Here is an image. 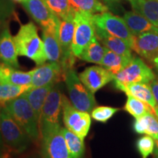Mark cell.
Segmentation results:
<instances>
[{
	"mask_svg": "<svg viewBox=\"0 0 158 158\" xmlns=\"http://www.w3.org/2000/svg\"><path fill=\"white\" fill-rule=\"evenodd\" d=\"M13 39L19 56L30 59L37 66L45 64L47 56L43 40L39 37L35 23L29 22L21 25Z\"/></svg>",
	"mask_w": 158,
	"mask_h": 158,
	"instance_id": "6da1fadb",
	"label": "cell"
},
{
	"mask_svg": "<svg viewBox=\"0 0 158 158\" xmlns=\"http://www.w3.org/2000/svg\"><path fill=\"white\" fill-rule=\"evenodd\" d=\"M5 109L22 129L27 133L31 141H37L40 137L39 122L34 110L24 94L7 102Z\"/></svg>",
	"mask_w": 158,
	"mask_h": 158,
	"instance_id": "7a4b0ae2",
	"label": "cell"
},
{
	"mask_svg": "<svg viewBox=\"0 0 158 158\" xmlns=\"http://www.w3.org/2000/svg\"><path fill=\"white\" fill-rule=\"evenodd\" d=\"M0 131L4 143L15 152H22L31 141L5 107L0 108Z\"/></svg>",
	"mask_w": 158,
	"mask_h": 158,
	"instance_id": "3957f363",
	"label": "cell"
},
{
	"mask_svg": "<svg viewBox=\"0 0 158 158\" xmlns=\"http://www.w3.org/2000/svg\"><path fill=\"white\" fill-rule=\"evenodd\" d=\"M64 80L71 103L81 111L92 113L96 106L94 93L86 87L73 68L64 72Z\"/></svg>",
	"mask_w": 158,
	"mask_h": 158,
	"instance_id": "277c9868",
	"label": "cell"
},
{
	"mask_svg": "<svg viewBox=\"0 0 158 158\" xmlns=\"http://www.w3.org/2000/svg\"><path fill=\"white\" fill-rule=\"evenodd\" d=\"M62 96L60 89L55 85L49 92L43 108L40 122L41 138L62 127L60 125L61 112L62 111Z\"/></svg>",
	"mask_w": 158,
	"mask_h": 158,
	"instance_id": "5b68a950",
	"label": "cell"
},
{
	"mask_svg": "<svg viewBox=\"0 0 158 158\" xmlns=\"http://www.w3.org/2000/svg\"><path fill=\"white\" fill-rule=\"evenodd\" d=\"M156 78L151 68L139 57H133L123 70L114 76V84L118 89L122 86L136 83L149 84Z\"/></svg>",
	"mask_w": 158,
	"mask_h": 158,
	"instance_id": "8992f818",
	"label": "cell"
},
{
	"mask_svg": "<svg viewBox=\"0 0 158 158\" xmlns=\"http://www.w3.org/2000/svg\"><path fill=\"white\" fill-rule=\"evenodd\" d=\"M62 107V118L65 127L76 134L82 140H84L91 127L90 114L87 112L76 109L68 98L63 94Z\"/></svg>",
	"mask_w": 158,
	"mask_h": 158,
	"instance_id": "52a82bcc",
	"label": "cell"
},
{
	"mask_svg": "<svg viewBox=\"0 0 158 158\" xmlns=\"http://www.w3.org/2000/svg\"><path fill=\"white\" fill-rule=\"evenodd\" d=\"M92 15L81 12L75 13V31L72 50L76 57L80 56L83 51L95 36Z\"/></svg>",
	"mask_w": 158,
	"mask_h": 158,
	"instance_id": "ba28073f",
	"label": "cell"
},
{
	"mask_svg": "<svg viewBox=\"0 0 158 158\" xmlns=\"http://www.w3.org/2000/svg\"><path fill=\"white\" fill-rule=\"evenodd\" d=\"M94 24L104 29L109 34L123 40L132 48L135 36L132 34L123 18L115 15L109 12L98 13L92 15Z\"/></svg>",
	"mask_w": 158,
	"mask_h": 158,
	"instance_id": "9c48e42d",
	"label": "cell"
},
{
	"mask_svg": "<svg viewBox=\"0 0 158 158\" xmlns=\"http://www.w3.org/2000/svg\"><path fill=\"white\" fill-rule=\"evenodd\" d=\"M22 5L43 30L57 35L60 19L49 9L43 0H25Z\"/></svg>",
	"mask_w": 158,
	"mask_h": 158,
	"instance_id": "30bf717a",
	"label": "cell"
},
{
	"mask_svg": "<svg viewBox=\"0 0 158 158\" xmlns=\"http://www.w3.org/2000/svg\"><path fill=\"white\" fill-rule=\"evenodd\" d=\"M74 31V19H60L57 36L62 51L60 64L62 65L64 73L69 69L73 68L76 57L72 50Z\"/></svg>",
	"mask_w": 158,
	"mask_h": 158,
	"instance_id": "8fae6325",
	"label": "cell"
},
{
	"mask_svg": "<svg viewBox=\"0 0 158 158\" xmlns=\"http://www.w3.org/2000/svg\"><path fill=\"white\" fill-rule=\"evenodd\" d=\"M31 71L32 88L56 85L64 76L62 65L59 62L45 63Z\"/></svg>",
	"mask_w": 158,
	"mask_h": 158,
	"instance_id": "7c38bea8",
	"label": "cell"
},
{
	"mask_svg": "<svg viewBox=\"0 0 158 158\" xmlns=\"http://www.w3.org/2000/svg\"><path fill=\"white\" fill-rule=\"evenodd\" d=\"M62 127L57 128L41 138L43 158H70Z\"/></svg>",
	"mask_w": 158,
	"mask_h": 158,
	"instance_id": "4fadbf2b",
	"label": "cell"
},
{
	"mask_svg": "<svg viewBox=\"0 0 158 158\" xmlns=\"http://www.w3.org/2000/svg\"><path fill=\"white\" fill-rule=\"evenodd\" d=\"M114 76L103 67L92 66L79 73L78 77L86 87L94 94L108 83L114 81Z\"/></svg>",
	"mask_w": 158,
	"mask_h": 158,
	"instance_id": "5bb4252c",
	"label": "cell"
},
{
	"mask_svg": "<svg viewBox=\"0 0 158 158\" xmlns=\"http://www.w3.org/2000/svg\"><path fill=\"white\" fill-rule=\"evenodd\" d=\"M131 49L153 62L158 56V31H149L135 36Z\"/></svg>",
	"mask_w": 158,
	"mask_h": 158,
	"instance_id": "9a60e30c",
	"label": "cell"
},
{
	"mask_svg": "<svg viewBox=\"0 0 158 158\" xmlns=\"http://www.w3.org/2000/svg\"><path fill=\"white\" fill-rule=\"evenodd\" d=\"M18 52L14 39L7 26L0 31V62L15 68H19Z\"/></svg>",
	"mask_w": 158,
	"mask_h": 158,
	"instance_id": "2e32d148",
	"label": "cell"
},
{
	"mask_svg": "<svg viewBox=\"0 0 158 158\" xmlns=\"http://www.w3.org/2000/svg\"><path fill=\"white\" fill-rule=\"evenodd\" d=\"M94 31L97 38L106 48L118 55L127 57H133L131 48L123 40L109 34L104 29L99 28L95 25Z\"/></svg>",
	"mask_w": 158,
	"mask_h": 158,
	"instance_id": "e0dca14e",
	"label": "cell"
},
{
	"mask_svg": "<svg viewBox=\"0 0 158 158\" xmlns=\"http://www.w3.org/2000/svg\"><path fill=\"white\" fill-rule=\"evenodd\" d=\"M31 83V71L23 72L4 63L0 64V84L25 86Z\"/></svg>",
	"mask_w": 158,
	"mask_h": 158,
	"instance_id": "ac0fdd59",
	"label": "cell"
},
{
	"mask_svg": "<svg viewBox=\"0 0 158 158\" xmlns=\"http://www.w3.org/2000/svg\"><path fill=\"white\" fill-rule=\"evenodd\" d=\"M123 19L134 36L149 31H158V27L135 11L126 12L124 14Z\"/></svg>",
	"mask_w": 158,
	"mask_h": 158,
	"instance_id": "d6986e66",
	"label": "cell"
},
{
	"mask_svg": "<svg viewBox=\"0 0 158 158\" xmlns=\"http://www.w3.org/2000/svg\"><path fill=\"white\" fill-rule=\"evenodd\" d=\"M54 86L55 85H48V86H41V87L31 88L30 89H29L23 94L27 98V100H29L31 108L34 110L35 116L39 122V125L45 100H46L49 92H51Z\"/></svg>",
	"mask_w": 158,
	"mask_h": 158,
	"instance_id": "ffe728a7",
	"label": "cell"
},
{
	"mask_svg": "<svg viewBox=\"0 0 158 158\" xmlns=\"http://www.w3.org/2000/svg\"><path fill=\"white\" fill-rule=\"evenodd\" d=\"M118 89L124 92L127 95H131L138 100L147 102L153 108L157 106V103L154 98L149 84H143V83L131 84L122 86Z\"/></svg>",
	"mask_w": 158,
	"mask_h": 158,
	"instance_id": "44dd1931",
	"label": "cell"
},
{
	"mask_svg": "<svg viewBox=\"0 0 158 158\" xmlns=\"http://www.w3.org/2000/svg\"><path fill=\"white\" fill-rule=\"evenodd\" d=\"M134 11L158 27V0H128Z\"/></svg>",
	"mask_w": 158,
	"mask_h": 158,
	"instance_id": "7402d4cb",
	"label": "cell"
},
{
	"mask_svg": "<svg viewBox=\"0 0 158 158\" xmlns=\"http://www.w3.org/2000/svg\"><path fill=\"white\" fill-rule=\"evenodd\" d=\"M42 40L47 60L51 62L60 63L62 58V51L57 35L51 31L43 30Z\"/></svg>",
	"mask_w": 158,
	"mask_h": 158,
	"instance_id": "603a6c76",
	"label": "cell"
},
{
	"mask_svg": "<svg viewBox=\"0 0 158 158\" xmlns=\"http://www.w3.org/2000/svg\"><path fill=\"white\" fill-rule=\"evenodd\" d=\"M105 51H106L104 57L100 65L114 75L117 74L123 70L134 57H127L118 55L106 47Z\"/></svg>",
	"mask_w": 158,
	"mask_h": 158,
	"instance_id": "cb8c5ba5",
	"label": "cell"
},
{
	"mask_svg": "<svg viewBox=\"0 0 158 158\" xmlns=\"http://www.w3.org/2000/svg\"><path fill=\"white\" fill-rule=\"evenodd\" d=\"M133 128L137 133L146 134L152 136L154 139L158 137V120L153 114H148L135 118Z\"/></svg>",
	"mask_w": 158,
	"mask_h": 158,
	"instance_id": "d4e9b609",
	"label": "cell"
},
{
	"mask_svg": "<svg viewBox=\"0 0 158 158\" xmlns=\"http://www.w3.org/2000/svg\"><path fill=\"white\" fill-rule=\"evenodd\" d=\"M68 2L75 13L81 12L94 15L109 10L107 6L100 0H68Z\"/></svg>",
	"mask_w": 158,
	"mask_h": 158,
	"instance_id": "484cf974",
	"label": "cell"
},
{
	"mask_svg": "<svg viewBox=\"0 0 158 158\" xmlns=\"http://www.w3.org/2000/svg\"><path fill=\"white\" fill-rule=\"evenodd\" d=\"M62 132L70 158H82L85 152L84 140L66 127H62Z\"/></svg>",
	"mask_w": 158,
	"mask_h": 158,
	"instance_id": "4316f807",
	"label": "cell"
},
{
	"mask_svg": "<svg viewBox=\"0 0 158 158\" xmlns=\"http://www.w3.org/2000/svg\"><path fill=\"white\" fill-rule=\"evenodd\" d=\"M105 51V46H102L97 37L94 36L78 58L85 62L100 65L104 57Z\"/></svg>",
	"mask_w": 158,
	"mask_h": 158,
	"instance_id": "83f0119b",
	"label": "cell"
},
{
	"mask_svg": "<svg viewBox=\"0 0 158 158\" xmlns=\"http://www.w3.org/2000/svg\"><path fill=\"white\" fill-rule=\"evenodd\" d=\"M31 85L19 86L8 84H0V108H4L7 102L19 98L29 89Z\"/></svg>",
	"mask_w": 158,
	"mask_h": 158,
	"instance_id": "f1b7e54d",
	"label": "cell"
},
{
	"mask_svg": "<svg viewBox=\"0 0 158 158\" xmlns=\"http://www.w3.org/2000/svg\"><path fill=\"white\" fill-rule=\"evenodd\" d=\"M124 109L135 118H140L148 114H153L155 115V108L147 102L131 95H127V100Z\"/></svg>",
	"mask_w": 158,
	"mask_h": 158,
	"instance_id": "f546056e",
	"label": "cell"
},
{
	"mask_svg": "<svg viewBox=\"0 0 158 158\" xmlns=\"http://www.w3.org/2000/svg\"><path fill=\"white\" fill-rule=\"evenodd\" d=\"M57 17L60 19H74L75 11L71 8L68 0H43Z\"/></svg>",
	"mask_w": 158,
	"mask_h": 158,
	"instance_id": "4dcf8cb0",
	"label": "cell"
},
{
	"mask_svg": "<svg viewBox=\"0 0 158 158\" xmlns=\"http://www.w3.org/2000/svg\"><path fill=\"white\" fill-rule=\"evenodd\" d=\"M119 110V108L109 107V106H99L92 110L91 116L95 121L106 122Z\"/></svg>",
	"mask_w": 158,
	"mask_h": 158,
	"instance_id": "1f68e13d",
	"label": "cell"
},
{
	"mask_svg": "<svg viewBox=\"0 0 158 158\" xmlns=\"http://www.w3.org/2000/svg\"><path fill=\"white\" fill-rule=\"evenodd\" d=\"M137 149L143 158H147L155 149V139L150 135H145L138 140Z\"/></svg>",
	"mask_w": 158,
	"mask_h": 158,
	"instance_id": "d6a6232c",
	"label": "cell"
},
{
	"mask_svg": "<svg viewBox=\"0 0 158 158\" xmlns=\"http://www.w3.org/2000/svg\"><path fill=\"white\" fill-rule=\"evenodd\" d=\"M15 4L13 0H0V30L7 20L15 13Z\"/></svg>",
	"mask_w": 158,
	"mask_h": 158,
	"instance_id": "836d02e7",
	"label": "cell"
},
{
	"mask_svg": "<svg viewBox=\"0 0 158 158\" xmlns=\"http://www.w3.org/2000/svg\"><path fill=\"white\" fill-rule=\"evenodd\" d=\"M100 2H103L104 5H106L108 7L109 10L116 11L118 8H121L120 3L122 0H100Z\"/></svg>",
	"mask_w": 158,
	"mask_h": 158,
	"instance_id": "e575fe53",
	"label": "cell"
},
{
	"mask_svg": "<svg viewBox=\"0 0 158 158\" xmlns=\"http://www.w3.org/2000/svg\"><path fill=\"white\" fill-rule=\"evenodd\" d=\"M149 86L151 87L153 96L155 98L156 102L158 104V78H156L149 83Z\"/></svg>",
	"mask_w": 158,
	"mask_h": 158,
	"instance_id": "d590c367",
	"label": "cell"
},
{
	"mask_svg": "<svg viewBox=\"0 0 158 158\" xmlns=\"http://www.w3.org/2000/svg\"><path fill=\"white\" fill-rule=\"evenodd\" d=\"M152 62L154 63V64H155L156 69H157V71H158V56L157 57V58H155V59H154Z\"/></svg>",
	"mask_w": 158,
	"mask_h": 158,
	"instance_id": "8d00e7d4",
	"label": "cell"
},
{
	"mask_svg": "<svg viewBox=\"0 0 158 158\" xmlns=\"http://www.w3.org/2000/svg\"><path fill=\"white\" fill-rule=\"evenodd\" d=\"M155 150H158V137L155 139Z\"/></svg>",
	"mask_w": 158,
	"mask_h": 158,
	"instance_id": "74e56055",
	"label": "cell"
},
{
	"mask_svg": "<svg viewBox=\"0 0 158 158\" xmlns=\"http://www.w3.org/2000/svg\"><path fill=\"white\" fill-rule=\"evenodd\" d=\"M155 113L156 116L158 118V106H156L155 108Z\"/></svg>",
	"mask_w": 158,
	"mask_h": 158,
	"instance_id": "f35d334b",
	"label": "cell"
},
{
	"mask_svg": "<svg viewBox=\"0 0 158 158\" xmlns=\"http://www.w3.org/2000/svg\"><path fill=\"white\" fill-rule=\"evenodd\" d=\"M4 156H5V155H4L2 150L0 149V158H4Z\"/></svg>",
	"mask_w": 158,
	"mask_h": 158,
	"instance_id": "ab89813d",
	"label": "cell"
},
{
	"mask_svg": "<svg viewBox=\"0 0 158 158\" xmlns=\"http://www.w3.org/2000/svg\"><path fill=\"white\" fill-rule=\"evenodd\" d=\"M155 158H158V150H155Z\"/></svg>",
	"mask_w": 158,
	"mask_h": 158,
	"instance_id": "60d3db41",
	"label": "cell"
},
{
	"mask_svg": "<svg viewBox=\"0 0 158 158\" xmlns=\"http://www.w3.org/2000/svg\"><path fill=\"white\" fill-rule=\"evenodd\" d=\"M13 2H19V3H22L23 1H25V0H13Z\"/></svg>",
	"mask_w": 158,
	"mask_h": 158,
	"instance_id": "b9f144b4",
	"label": "cell"
},
{
	"mask_svg": "<svg viewBox=\"0 0 158 158\" xmlns=\"http://www.w3.org/2000/svg\"><path fill=\"white\" fill-rule=\"evenodd\" d=\"M2 141V135H1V131H0V141Z\"/></svg>",
	"mask_w": 158,
	"mask_h": 158,
	"instance_id": "7bdbcfd3",
	"label": "cell"
}]
</instances>
